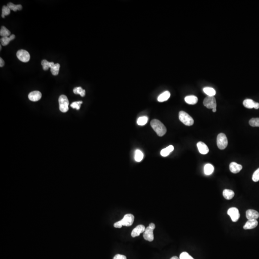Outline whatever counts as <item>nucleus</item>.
<instances>
[{"mask_svg":"<svg viewBox=\"0 0 259 259\" xmlns=\"http://www.w3.org/2000/svg\"><path fill=\"white\" fill-rule=\"evenodd\" d=\"M150 124L152 128L159 136H163L166 133V128L160 120L154 119L151 121Z\"/></svg>","mask_w":259,"mask_h":259,"instance_id":"1","label":"nucleus"},{"mask_svg":"<svg viewBox=\"0 0 259 259\" xmlns=\"http://www.w3.org/2000/svg\"><path fill=\"white\" fill-rule=\"evenodd\" d=\"M179 120L186 126H191L194 123L193 118L188 113L183 111H181L179 112Z\"/></svg>","mask_w":259,"mask_h":259,"instance_id":"2","label":"nucleus"},{"mask_svg":"<svg viewBox=\"0 0 259 259\" xmlns=\"http://www.w3.org/2000/svg\"><path fill=\"white\" fill-rule=\"evenodd\" d=\"M59 110L61 112L66 113L69 110L68 105L69 104V102L68 98L66 96L63 95L60 96L59 98Z\"/></svg>","mask_w":259,"mask_h":259,"instance_id":"3","label":"nucleus"},{"mask_svg":"<svg viewBox=\"0 0 259 259\" xmlns=\"http://www.w3.org/2000/svg\"><path fill=\"white\" fill-rule=\"evenodd\" d=\"M217 145L220 150H224L226 148L228 145L227 138L225 134L220 133L217 137Z\"/></svg>","mask_w":259,"mask_h":259,"instance_id":"4","label":"nucleus"},{"mask_svg":"<svg viewBox=\"0 0 259 259\" xmlns=\"http://www.w3.org/2000/svg\"><path fill=\"white\" fill-rule=\"evenodd\" d=\"M134 216L133 215L131 214H128L124 216L123 219L119 221L122 226L130 227L133 224L134 222Z\"/></svg>","mask_w":259,"mask_h":259,"instance_id":"5","label":"nucleus"},{"mask_svg":"<svg viewBox=\"0 0 259 259\" xmlns=\"http://www.w3.org/2000/svg\"><path fill=\"white\" fill-rule=\"evenodd\" d=\"M203 105L209 109L216 108V99L214 96H207L203 100Z\"/></svg>","mask_w":259,"mask_h":259,"instance_id":"6","label":"nucleus"},{"mask_svg":"<svg viewBox=\"0 0 259 259\" xmlns=\"http://www.w3.org/2000/svg\"><path fill=\"white\" fill-rule=\"evenodd\" d=\"M17 58L23 62H27L30 59V56L29 52L24 50H18L17 53Z\"/></svg>","mask_w":259,"mask_h":259,"instance_id":"7","label":"nucleus"},{"mask_svg":"<svg viewBox=\"0 0 259 259\" xmlns=\"http://www.w3.org/2000/svg\"><path fill=\"white\" fill-rule=\"evenodd\" d=\"M227 214L230 216L231 220L234 222L238 221L240 218V214L239 210L236 207H231L228 209Z\"/></svg>","mask_w":259,"mask_h":259,"instance_id":"8","label":"nucleus"},{"mask_svg":"<svg viewBox=\"0 0 259 259\" xmlns=\"http://www.w3.org/2000/svg\"><path fill=\"white\" fill-rule=\"evenodd\" d=\"M154 230V229L150 227L149 226L145 228V231L143 234V236H144V239L145 240L150 241V242L153 241L154 239L153 233Z\"/></svg>","mask_w":259,"mask_h":259,"instance_id":"9","label":"nucleus"},{"mask_svg":"<svg viewBox=\"0 0 259 259\" xmlns=\"http://www.w3.org/2000/svg\"><path fill=\"white\" fill-rule=\"evenodd\" d=\"M145 227L144 225H138L132 230L131 236L133 238H135L136 236H139L141 233H144L145 232Z\"/></svg>","mask_w":259,"mask_h":259,"instance_id":"10","label":"nucleus"},{"mask_svg":"<svg viewBox=\"0 0 259 259\" xmlns=\"http://www.w3.org/2000/svg\"><path fill=\"white\" fill-rule=\"evenodd\" d=\"M246 216L248 220H257L259 218V213L257 211L249 209L246 211Z\"/></svg>","mask_w":259,"mask_h":259,"instance_id":"11","label":"nucleus"},{"mask_svg":"<svg viewBox=\"0 0 259 259\" xmlns=\"http://www.w3.org/2000/svg\"><path fill=\"white\" fill-rule=\"evenodd\" d=\"M41 93L38 91L31 92L29 94V99L30 100L33 102H36L41 99Z\"/></svg>","mask_w":259,"mask_h":259,"instance_id":"12","label":"nucleus"},{"mask_svg":"<svg viewBox=\"0 0 259 259\" xmlns=\"http://www.w3.org/2000/svg\"><path fill=\"white\" fill-rule=\"evenodd\" d=\"M242 169V166L236 162H231L230 165V169L231 172L234 174L238 173Z\"/></svg>","mask_w":259,"mask_h":259,"instance_id":"13","label":"nucleus"},{"mask_svg":"<svg viewBox=\"0 0 259 259\" xmlns=\"http://www.w3.org/2000/svg\"><path fill=\"white\" fill-rule=\"evenodd\" d=\"M198 149L199 152L203 154V155H206L209 152V148L208 146L206 145L205 143H203L202 142H199L197 144Z\"/></svg>","mask_w":259,"mask_h":259,"instance_id":"14","label":"nucleus"},{"mask_svg":"<svg viewBox=\"0 0 259 259\" xmlns=\"http://www.w3.org/2000/svg\"><path fill=\"white\" fill-rule=\"evenodd\" d=\"M258 224L257 220H248L244 226L243 228L245 230H251L257 227Z\"/></svg>","mask_w":259,"mask_h":259,"instance_id":"15","label":"nucleus"},{"mask_svg":"<svg viewBox=\"0 0 259 259\" xmlns=\"http://www.w3.org/2000/svg\"><path fill=\"white\" fill-rule=\"evenodd\" d=\"M223 195L224 197L227 200H231L234 197L235 193L234 191L229 189H225L223 192Z\"/></svg>","mask_w":259,"mask_h":259,"instance_id":"16","label":"nucleus"},{"mask_svg":"<svg viewBox=\"0 0 259 259\" xmlns=\"http://www.w3.org/2000/svg\"><path fill=\"white\" fill-rule=\"evenodd\" d=\"M170 93L168 91L164 92L163 93H162L160 95L158 96L157 98V100L159 102H164V101H166L169 99V98H170Z\"/></svg>","mask_w":259,"mask_h":259,"instance_id":"17","label":"nucleus"},{"mask_svg":"<svg viewBox=\"0 0 259 259\" xmlns=\"http://www.w3.org/2000/svg\"><path fill=\"white\" fill-rule=\"evenodd\" d=\"M198 98L195 96H189L185 98V101L187 103L190 105L196 104L197 103Z\"/></svg>","mask_w":259,"mask_h":259,"instance_id":"18","label":"nucleus"},{"mask_svg":"<svg viewBox=\"0 0 259 259\" xmlns=\"http://www.w3.org/2000/svg\"><path fill=\"white\" fill-rule=\"evenodd\" d=\"M16 38V36L14 35H12L11 36H10V37H2L1 38V45L2 46H7L8 44L12 40H13Z\"/></svg>","mask_w":259,"mask_h":259,"instance_id":"19","label":"nucleus"},{"mask_svg":"<svg viewBox=\"0 0 259 259\" xmlns=\"http://www.w3.org/2000/svg\"><path fill=\"white\" fill-rule=\"evenodd\" d=\"M255 103V102L251 99H246L244 100L243 104L246 108L251 109V108H254Z\"/></svg>","mask_w":259,"mask_h":259,"instance_id":"20","label":"nucleus"},{"mask_svg":"<svg viewBox=\"0 0 259 259\" xmlns=\"http://www.w3.org/2000/svg\"><path fill=\"white\" fill-rule=\"evenodd\" d=\"M173 150L174 146L172 145H169V146H168V147L166 148L163 149L161 150L160 152L161 155L162 157H167Z\"/></svg>","mask_w":259,"mask_h":259,"instance_id":"21","label":"nucleus"},{"mask_svg":"<svg viewBox=\"0 0 259 259\" xmlns=\"http://www.w3.org/2000/svg\"><path fill=\"white\" fill-rule=\"evenodd\" d=\"M214 171V167L210 164H206L204 167V172L206 175H211Z\"/></svg>","mask_w":259,"mask_h":259,"instance_id":"22","label":"nucleus"},{"mask_svg":"<svg viewBox=\"0 0 259 259\" xmlns=\"http://www.w3.org/2000/svg\"><path fill=\"white\" fill-rule=\"evenodd\" d=\"M55 63L53 62H49L47 61L46 59H43L41 62V65L43 66V69L44 70H48L49 68H51L53 66Z\"/></svg>","mask_w":259,"mask_h":259,"instance_id":"23","label":"nucleus"},{"mask_svg":"<svg viewBox=\"0 0 259 259\" xmlns=\"http://www.w3.org/2000/svg\"><path fill=\"white\" fill-rule=\"evenodd\" d=\"M203 91L205 94L209 96H214L216 94L215 90L212 87H206L203 88Z\"/></svg>","mask_w":259,"mask_h":259,"instance_id":"24","label":"nucleus"},{"mask_svg":"<svg viewBox=\"0 0 259 259\" xmlns=\"http://www.w3.org/2000/svg\"><path fill=\"white\" fill-rule=\"evenodd\" d=\"M7 6L10 9V10H12L13 11H15V12L17 11V10L20 11L22 9V6L21 5H16L13 4L12 2H9L7 4Z\"/></svg>","mask_w":259,"mask_h":259,"instance_id":"25","label":"nucleus"},{"mask_svg":"<svg viewBox=\"0 0 259 259\" xmlns=\"http://www.w3.org/2000/svg\"><path fill=\"white\" fill-rule=\"evenodd\" d=\"M144 158V154L140 150H136L135 152L134 159L136 162H140Z\"/></svg>","mask_w":259,"mask_h":259,"instance_id":"26","label":"nucleus"},{"mask_svg":"<svg viewBox=\"0 0 259 259\" xmlns=\"http://www.w3.org/2000/svg\"><path fill=\"white\" fill-rule=\"evenodd\" d=\"M11 35V32L4 26H2L0 30V35L2 37H8Z\"/></svg>","mask_w":259,"mask_h":259,"instance_id":"27","label":"nucleus"},{"mask_svg":"<svg viewBox=\"0 0 259 259\" xmlns=\"http://www.w3.org/2000/svg\"><path fill=\"white\" fill-rule=\"evenodd\" d=\"M60 65L59 63H56L53 66L50 68V71L52 75L55 76L58 75L59 72Z\"/></svg>","mask_w":259,"mask_h":259,"instance_id":"28","label":"nucleus"},{"mask_svg":"<svg viewBox=\"0 0 259 259\" xmlns=\"http://www.w3.org/2000/svg\"><path fill=\"white\" fill-rule=\"evenodd\" d=\"M74 93L75 94H79L81 96H84L86 95V91L84 89H83L81 87H77L74 88Z\"/></svg>","mask_w":259,"mask_h":259,"instance_id":"29","label":"nucleus"},{"mask_svg":"<svg viewBox=\"0 0 259 259\" xmlns=\"http://www.w3.org/2000/svg\"><path fill=\"white\" fill-rule=\"evenodd\" d=\"M148 118L147 117L143 116L138 118V120L137 121L138 125L140 126H143L145 125L146 123H148Z\"/></svg>","mask_w":259,"mask_h":259,"instance_id":"30","label":"nucleus"},{"mask_svg":"<svg viewBox=\"0 0 259 259\" xmlns=\"http://www.w3.org/2000/svg\"><path fill=\"white\" fill-rule=\"evenodd\" d=\"M11 10L7 6L4 5L2 8V18H5V16H8L10 14Z\"/></svg>","mask_w":259,"mask_h":259,"instance_id":"31","label":"nucleus"},{"mask_svg":"<svg viewBox=\"0 0 259 259\" xmlns=\"http://www.w3.org/2000/svg\"><path fill=\"white\" fill-rule=\"evenodd\" d=\"M249 124L252 127H259V118H252L249 121Z\"/></svg>","mask_w":259,"mask_h":259,"instance_id":"32","label":"nucleus"},{"mask_svg":"<svg viewBox=\"0 0 259 259\" xmlns=\"http://www.w3.org/2000/svg\"><path fill=\"white\" fill-rule=\"evenodd\" d=\"M83 103V101H76L74 102L71 104V107L73 108H76L77 110H79L81 107V105Z\"/></svg>","mask_w":259,"mask_h":259,"instance_id":"33","label":"nucleus"},{"mask_svg":"<svg viewBox=\"0 0 259 259\" xmlns=\"http://www.w3.org/2000/svg\"><path fill=\"white\" fill-rule=\"evenodd\" d=\"M180 259H194L188 252H183L180 256Z\"/></svg>","mask_w":259,"mask_h":259,"instance_id":"34","label":"nucleus"},{"mask_svg":"<svg viewBox=\"0 0 259 259\" xmlns=\"http://www.w3.org/2000/svg\"><path fill=\"white\" fill-rule=\"evenodd\" d=\"M252 181L254 182H258L259 181V168L253 173L252 177Z\"/></svg>","mask_w":259,"mask_h":259,"instance_id":"35","label":"nucleus"},{"mask_svg":"<svg viewBox=\"0 0 259 259\" xmlns=\"http://www.w3.org/2000/svg\"><path fill=\"white\" fill-rule=\"evenodd\" d=\"M113 259H127L126 256L123 255L121 254H116L114 257Z\"/></svg>","mask_w":259,"mask_h":259,"instance_id":"36","label":"nucleus"},{"mask_svg":"<svg viewBox=\"0 0 259 259\" xmlns=\"http://www.w3.org/2000/svg\"><path fill=\"white\" fill-rule=\"evenodd\" d=\"M5 65V62L2 58H0V67H2Z\"/></svg>","mask_w":259,"mask_h":259,"instance_id":"37","label":"nucleus"},{"mask_svg":"<svg viewBox=\"0 0 259 259\" xmlns=\"http://www.w3.org/2000/svg\"><path fill=\"white\" fill-rule=\"evenodd\" d=\"M149 226L150 227H152V228H153L155 230V227H156V226H155V224L153 223H151L149 224Z\"/></svg>","mask_w":259,"mask_h":259,"instance_id":"38","label":"nucleus"},{"mask_svg":"<svg viewBox=\"0 0 259 259\" xmlns=\"http://www.w3.org/2000/svg\"><path fill=\"white\" fill-rule=\"evenodd\" d=\"M255 109H259V103L258 102H256L254 107Z\"/></svg>","mask_w":259,"mask_h":259,"instance_id":"39","label":"nucleus"},{"mask_svg":"<svg viewBox=\"0 0 259 259\" xmlns=\"http://www.w3.org/2000/svg\"><path fill=\"white\" fill-rule=\"evenodd\" d=\"M170 259H180V258H178L177 256H173V257L171 258Z\"/></svg>","mask_w":259,"mask_h":259,"instance_id":"40","label":"nucleus"},{"mask_svg":"<svg viewBox=\"0 0 259 259\" xmlns=\"http://www.w3.org/2000/svg\"><path fill=\"white\" fill-rule=\"evenodd\" d=\"M216 111V108H213V112H215Z\"/></svg>","mask_w":259,"mask_h":259,"instance_id":"41","label":"nucleus"},{"mask_svg":"<svg viewBox=\"0 0 259 259\" xmlns=\"http://www.w3.org/2000/svg\"><path fill=\"white\" fill-rule=\"evenodd\" d=\"M0 48H1V49H1V50H2L1 45V47H0Z\"/></svg>","mask_w":259,"mask_h":259,"instance_id":"42","label":"nucleus"}]
</instances>
